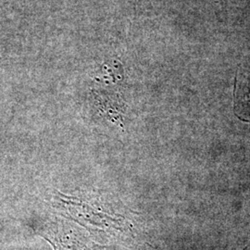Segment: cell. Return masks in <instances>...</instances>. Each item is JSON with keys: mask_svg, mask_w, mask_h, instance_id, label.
<instances>
[{"mask_svg": "<svg viewBox=\"0 0 250 250\" xmlns=\"http://www.w3.org/2000/svg\"><path fill=\"white\" fill-rule=\"evenodd\" d=\"M250 250V242L248 244V245H247V246H246V247H245V248H243L242 250Z\"/></svg>", "mask_w": 250, "mask_h": 250, "instance_id": "cell-1", "label": "cell"}]
</instances>
